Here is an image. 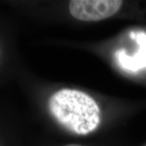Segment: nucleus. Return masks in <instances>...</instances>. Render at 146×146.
I'll return each instance as SVG.
<instances>
[{"instance_id": "f257e3e1", "label": "nucleus", "mask_w": 146, "mask_h": 146, "mask_svg": "<svg viewBox=\"0 0 146 146\" xmlns=\"http://www.w3.org/2000/svg\"><path fill=\"white\" fill-rule=\"evenodd\" d=\"M49 110L58 122L77 135H87L101 123V110L89 94L76 89H63L49 99Z\"/></svg>"}, {"instance_id": "f03ea898", "label": "nucleus", "mask_w": 146, "mask_h": 146, "mask_svg": "<svg viewBox=\"0 0 146 146\" xmlns=\"http://www.w3.org/2000/svg\"><path fill=\"white\" fill-rule=\"evenodd\" d=\"M119 0H72L69 2L71 15L82 21H99L109 18L119 10Z\"/></svg>"}, {"instance_id": "7ed1b4c3", "label": "nucleus", "mask_w": 146, "mask_h": 146, "mask_svg": "<svg viewBox=\"0 0 146 146\" xmlns=\"http://www.w3.org/2000/svg\"><path fill=\"white\" fill-rule=\"evenodd\" d=\"M65 146H81V145H65Z\"/></svg>"}]
</instances>
